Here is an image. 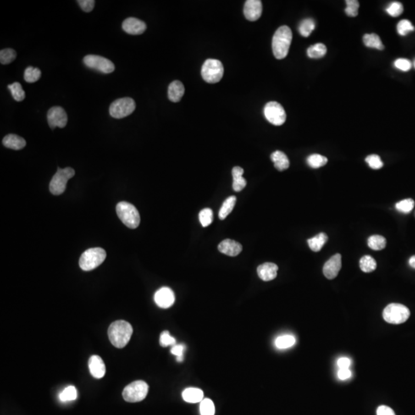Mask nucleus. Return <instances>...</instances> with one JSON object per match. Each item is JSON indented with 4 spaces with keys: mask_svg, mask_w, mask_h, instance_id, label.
I'll list each match as a JSON object with an SVG mask.
<instances>
[{
    "mask_svg": "<svg viewBox=\"0 0 415 415\" xmlns=\"http://www.w3.org/2000/svg\"><path fill=\"white\" fill-rule=\"evenodd\" d=\"M175 320L186 337L194 343H204L210 336V323L206 312L193 303H181L175 309Z\"/></svg>",
    "mask_w": 415,
    "mask_h": 415,
    "instance_id": "obj_1",
    "label": "nucleus"
},
{
    "mask_svg": "<svg viewBox=\"0 0 415 415\" xmlns=\"http://www.w3.org/2000/svg\"><path fill=\"white\" fill-rule=\"evenodd\" d=\"M160 378L151 372L134 373L122 382L119 389V399L125 406L144 403L156 392Z\"/></svg>",
    "mask_w": 415,
    "mask_h": 415,
    "instance_id": "obj_2",
    "label": "nucleus"
},
{
    "mask_svg": "<svg viewBox=\"0 0 415 415\" xmlns=\"http://www.w3.org/2000/svg\"><path fill=\"white\" fill-rule=\"evenodd\" d=\"M336 100L331 91L312 88L303 98V113L312 125H325L334 118Z\"/></svg>",
    "mask_w": 415,
    "mask_h": 415,
    "instance_id": "obj_3",
    "label": "nucleus"
},
{
    "mask_svg": "<svg viewBox=\"0 0 415 415\" xmlns=\"http://www.w3.org/2000/svg\"><path fill=\"white\" fill-rule=\"evenodd\" d=\"M112 263V255L107 252L90 253L88 252L86 259L75 272L74 285L76 290L82 293L94 291L100 281V272Z\"/></svg>",
    "mask_w": 415,
    "mask_h": 415,
    "instance_id": "obj_4",
    "label": "nucleus"
},
{
    "mask_svg": "<svg viewBox=\"0 0 415 415\" xmlns=\"http://www.w3.org/2000/svg\"><path fill=\"white\" fill-rule=\"evenodd\" d=\"M203 164V153L194 146L178 148L166 156L164 171L172 178H184L193 175Z\"/></svg>",
    "mask_w": 415,
    "mask_h": 415,
    "instance_id": "obj_5",
    "label": "nucleus"
},
{
    "mask_svg": "<svg viewBox=\"0 0 415 415\" xmlns=\"http://www.w3.org/2000/svg\"><path fill=\"white\" fill-rule=\"evenodd\" d=\"M125 93L129 100L150 109L163 111L172 105V97L168 91L144 82H131L126 86Z\"/></svg>",
    "mask_w": 415,
    "mask_h": 415,
    "instance_id": "obj_6",
    "label": "nucleus"
},
{
    "mask_svg": "<svg viewBox=\"0 0 415 415\" xmlns=\"http://www.w3.org/2000/svg\"><path fill=\"white\" fill-rule=\"evenodd\" d=\"M73 188L78 194L83 191L96 192L102 182V175L96 163L90 160H81L75 163L71 170Z\"/></svg>",
    "mask_w": 415,
    "mask_h": 415,
    "instance_id": "obj_7",
    "label": "nucleus"
},
{
    "mask_svg": "<svg viewBox=\"0 0 415 415\" xmlns=\"http://www.w3.org/2000/svg\"><path fill=\"white\" fill-rule=\"evenodd\" d=\"M394 20V5L390 0H372L366 11V21L369 28L381 33L390 27Z\"/></svg>",
    "mask_w": 415,
    "mask_h": 415,
    "instance_id": "obj_8",
    "label": "nucleus"
},
{
    "mask_svg": "<svg viewBox=\"0 0 415 415\" xmlns=\"http://www.w3.org/2000/svg\"><path fill=\"white\" fill-rule=\"evenodd\" d=\"M184 44L194 52H211L219 45V36L210 29L194 25L184 34Z\"/></svg>",
    "mask_w": 415,
    "mask_h": 415,
    "instance_id": "obj_9",
    "label": "nucleus"
},
{
    "mask_svg": "<svg viewBox=\"0 0 415 415\" xmlns=\"http://www.w3.org/2000/svg\"><path fill=\"white\" fill-rule=\"evenodd\" d=\"M327 373L329 378L346 385L356 384L363 376L361 366L347 359H338L332 362L327 369Z\"/></svg>",
    "mask_w": 415,
    "mask_h": 415,
    "instance_id": "obj_10",
    "label": "nucleus"
},
{
    "mask_svg": "<svg viewBox=\"0 0 415 415\" xmlns=\"http://www.w3.org/2000/svg\"><path fill=\"white\" fill-rule=\"evenodd\" d=\"M7 221L20 225H30L37 221L40 213L35 206L22 201H13L4 209Z\"/></svg>",
    "mask_w": 415,
    "mask_h": 415,
    "instance_id": "obj_11",
    "label": "nucleus"
},
{
    "mask_svg": "<svg viewBox=\"0 0 415 415\" xmlns=\"http://www.w3.org/2000/svg\"><path fill=\"white\" fill-rule=\"evenodd\" d=\"M277 140V131L270 122H261L255 125L252 134V146L259 153H267Z\"/></svg>",
    "mask_w": 415,
    "mask_h": 415,
    "instance_id": "obj_12",
    "label": "nucleus"
},
{
    "mask_svg": "<svg viewBox=\"0 0 415 415\" xmlns=\"http://www.w3.org/2000/svg\"><path fill=\"white\" fill-rule=\"evenodd\" d=\"M365 261L366 254L361 250H351L349 254V264H350L349 281L353 288H361L362 285H365L370 277L368 269L363 266Z\"/></svg>",
    "mask_w": 415,
    "mask_h": 415,
    "instance_id": "obj_13",
    "label": "nucleus"
},
{
    "mask_svg": "<svg viewBox=\"0 0 415 415\" xmlns=\"http://www.w3.org/2000/svg\"><path fill=\"white\" fill-rule=\"evenodd\" d=\"M354 301L356 298L353 294H345L341 299L337 300L329 315L328 325L331 330L337 329L347 319V316L350 315L352 310Z\"/></svg>",
    "mask_w": 415,
    "mask_h": 415,
    "instance_id": "obj_14",
    "label": "nucleus"
},
{
    "mask_svg": "<svg viewBox=\"0 0 415 415\" xmlns=\"http://www.w3.org/2000/svg\"><path fill=\"white\" fill-rule=\"evenodd\" d=\"M389 415H415V397L399 394L391 397L385 403Z\"/></svg>",
    "mask_w": 415,
    "mask_h": 415,
    "instance_id": "obj_15",
    "label": "nucleus"
},
{
    "mask_svg": "<svg viewBox=\"0 0 415 415\" xmlns=\"http://www.w3.org/2000/svg\"><path fill=\"white\" fill-rule=\"evenodd\" d=\"M396 172L400 180L415 189V153H404L396 162Z\"/></svg>",
    "mask_w": 415,
    "mask_h": 415,
    "instance_id": "obj_16",
    "label": "nucleus"
},
{
    "mask_svg": "<svg viewBox=\"0 0 415 415\" xmlns=\"http://www.w3.org/2000/svg\"><path fill=\"white\" fill-rule=\"evenodd\" d=\"M13 134L16 135L18 144L25 153H33L38 146V140L34 134L32 126L29 124H20L12 128Z\"/></svg>",
    "mask_w": 415,
    "mask_h": 415,
    "instance_id": "obj_17",
    "label": "nucleus"
},
{
    "mask_svg": "<svg viewBox=\"0 0 415 415\" xmlns=\"http://www.w3.org/2000/svg\"><path fill=\"white\" fill-rule=\"evenodd\" d=\"M62 107L56 102L49 100H42L36 109V119L40 124L50 125L54 124L62 116Z\"/></svg>",
    "mask_w": 415,
    "mask_h": 415,
    "instance_id": "obj_18",
    "label": "nucleus"
},
{
    "mask_svg": "<svg viewBox=\"0 0 415 415\" xmlns=\"http://www.w3.org/2000/svg\"><path fill=\"white\" fill-rule=\"evenodd\" d=\"M25 87V78L19 73H6L0 78V94L4 97L14 96Z\"/></svg>",
    "mask_w": 415,
    "mask_h": 415,
    "instance_id": "obj_19",
    "label": "nucleus"
},
{
    "mask_svg": "<svg viewBox=\"0 0 415 415\" xmlns=\"http://www.w3.org/2000/svg\"><path fill=\"white\" fill-rule=\"evenodd\" d=\"M300 334L305 341H312L320 332V317L316 312H306L299 319Z\"/></svg>",
    "mask_w": 415,
    "mask_h": 415,
    "instance_id": "obj_20",
    "label": "nucleus"
},
{
    "mask_svg": "<svg viewBox=\"0 0 415 415\" xmlns=\"http://www.w3.org/2000/svg\"><path fill=\"white\" fill-rule=\"evenodd\" d=\"M116 4L122 14L128 19L138 18L141 10H142V5H144L141 0H118Z\"/></svg>",
    "mask_w": 415,
    "mask_h": 415,
    "instance_id": "obj_21",
    "label": "nucleus"
},
{
    "mask_svg": "<svg viewBox=\"0 0 415 415\" xmlns=\"http://www.w3.org/2000/svg\"><path fill=\"white\" fill-rule=\"evenodd\" d=\"M409 81L412 83L413 87L415 88V45L411 51L409 58Z\"/></svg>",
    "mask_w": 415,
    "mask_h": 415,
    "instance_id": "obj_22",
    "label": "nucleus"
},
{
    "mask_svg": "<svg viewBox=\"0 0 415 415\" xmlns=\"http://www.w3.org/2000/svg\"><path fill=\"white\" fill-rule=\"evenodd\" d=\"M406 239L411 244V248L415 253V226L409 228V231L406 232Z\"/></svg>",
    "mask_w": 415,
    "mask_h": 415,
    "instance_id": "obj_23",
    "label": "nucleus"
}]
</instances>
